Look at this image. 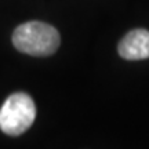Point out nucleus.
<instances>
[{"mask_svg": "<svg viewBox=\"0 0 149 149\" xmlns=\"http://www.w3.org/2000/svg\"><path fill=\"white\" fill-rule=\"evenodd\" d=\"M58 31L46 22L31 21L17 28L13 33V44L21 53L33 57H48L59 47Z\"/></svg>", "mask_w": 149, "mask_h": 149, "instance_id": "nucleus-1", "label": "nucleus"}, {"mask_svg": "<svg viewBox=\"0 0 149 149\" xmlns=\"http://www.w3.org/2000/svg\"><path fill=\"white\" fill-rule=\"evenodd\" d=\"M36 107L25 93L11 94L0 109V130L10 137H18L35 122Z\"/></svg>", "mask_w": 149, "mask_h": 149, "instance_id": "nucleus-2", "label": "nucleus"}, {"mask_svg": "<svg viewBox=\"0 0 149 149\" xmlns=\"http://www.w3.org/2000/svg\"><path fill=\"white\" fill-rule=\"evenodd\" d=\"M119 55L128 61L149 58V31L134 29L123 37L117 46Z\"/></svg>", "mask_w": 149, "mask_h": 149, "instance_id": "nucleus-3", "label": "nucleus"}]
</instances>
